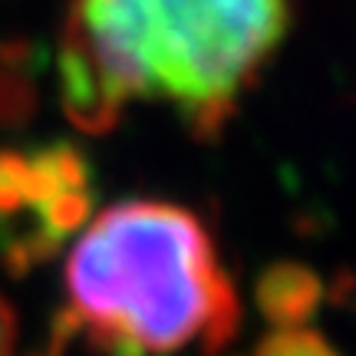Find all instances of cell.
Masks as SVG:
<instances>
[{
  "mask_svg": "<svg viewBox=\"0 0 356 356\" xmlns=\"http://www.w3.org/2000/svg\"><path fill=\"white\" fill-rule=\"evenodd\" d=\"M241 304L211 234L188 208L122 202L86 225L66 261L56 346L96 356H215L231 343Z\"/></svg>",
  "mask_w": 356,
  "mask_h": 356,
  "instance_id": "obj_2",
  "label": "cell"
},
{
  "mask_svg": "<svg viewBox=\"0 0 356 356\" xmlns=\"http://www.w3.org/2000/svg\"><path fill=\"white\" fill-rule=\"evenodd\" d=\"M13 340H17V323L7 297L0 293V356H13Z\"/></svg>",
  "mask_w": 356,
  "mask_h": 356,
  "instance_id": "obj_6",
  "label": "cell"
},
{
  "mask_svg": "<svg viewBox=\"0 0 356 356\" xmlns=\"http://www.w3.org/2000/svg\"><path fill=\"white\" fill-rule=\"evenodd\" d=\"M257 356H337L317 330L274 327V333L257 346Z\"/></svg>",
  "mask_w": 356,
  "mask_h": 356,
  "instance_id": "obj_5",
  "label": "cell"
},
{
  "mask_svg": "<svg viewBox=\"0 0 356 356\" xmlns=\"http://www.w3.org/2000/svg\"><path fill=\"white\" fill-rule=\"evenodd\" d=\"M291 26L287 0H73L63 37V106L89 132L136 102L175 109L215 139Z\"/></svg>",
  "mask_w": 356,
  "mask_h": 356,
  "instance_id": "obj_1",
  "label": "cell"
},
{
  "mask_svg": "<svg viewBox=\"0 0 356 356\" xmlns=\"http://www.w3.org/2000/svg\"><path fill=\"white\" fill-rule=\"evenodd\" d=\"M257 300L274 327H304V317L320 304V280L297 264H277L261 277Z\"/></svg>",
  "mask_w": 356,
  "mask_h": 356,
  "instance_id": "obj_4",
  "label": "cell"
},
{
  "mask_svg": "<svg viewBox=\"0 0 356 356\" xmlns=\"http://www.w3.org/2000/svg\"><path fill=\"white\" fill-rule=\"evenodd\" d=\"M86 162L66 145L0 152V244L20 257H43L89 218Z\"/></svg>",
  "mask_w": 356,
  "mask_h": 356,
  "instance_id": "obj_3",
  "label": "cell"
}]
</instances>
